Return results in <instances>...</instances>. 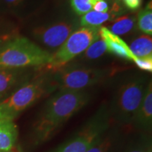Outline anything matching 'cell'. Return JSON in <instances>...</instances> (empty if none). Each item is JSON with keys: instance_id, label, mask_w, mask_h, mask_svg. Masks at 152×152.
<instances>
[{"instance_id": "8fae6325", "label": "cell", "mask_w": 152, "mask_h": 152, "mask_svg": "<svg viewBox=\"0 0 152 152\" xmlns=\"http://www.w3.org/2000/svg\"><path fill=\"white\" fill-rule=\"evenodd\" d=\"M99 35L105 42L106 51L110 54L134 62L137 59V57L131 52L128 44L118 35L110 31L105 26L100 27Z\"/></svg>"}, {"instance_id": "e0dca14e", "label": "cell", "mask_w": 152, "mask_h": 152, "mask_svg": "<svg viewBox=\"0 0 152 152\" xmlns=\"http://www.w3.org/2000/svg\"><path fill=\"white\" fill-rule=\"evenodd\" d=\"M138 29L144 35H152V8L151 1L147 4L143 10L140 11L137 17Z\"/></svg>"}, {"instance_id": "2e32d148", "label": "cell", "mask_w": 152, "mask_h": 152, "mask_svg": "<svg viewBox=\"0 0 152 152\" xmlns=\"http://www.w3.org/2000/svg\"><path fill=\"white\" fill-rule=\"evenodd\" d=\"M109 20H113L110 12L100 13L90 11L81 17L80 19V26L81 27H101L102 24Z\"/></svg>"}, {"instance_id": "603a6c76", "label": "cell", "mask_w": 152, "mask_h": 152, "mask_svg": "<svg viewBox=\"0 0 152 152\" xmlns=\"http://www.w3.org/2000/svg\"><path fill=\"white\" fill-rule=\"evenodd\" d=\"M92 9L97 12L106 13L109 12V4L104 0H98L92 5Z\"/></svg>"}, {"instance_id": "7a4b0ae2", "label": "cell", "mask_w": 152, "mask_h": 152, "mask_svg": "<svg viewBox=\"0 0 152 152\" xmlns=\"http://www.w3.org/2000/svg\"><path fill=\"white\" fill-rule=\"evenodd\" d=\"M149 82L145 75L137 73L122 80L109 109L111 119L121 126L132 125Z\"/></svg>"}, {"instance_id": "4fadbf2b", "label": "cell", "mask_w": 152, "mask_h": 152, "mask_svg": "<svg viewBox=\"0 0 152 152\" xmlns=\"http://www.w3.org/2000/svg\"><path fill=\"white\" fill-rule=\"evenodd\" d=\"M136 25V18L132 15L120 16L112 20L111 25L106 27L116 35H124L134 30Z\"/></svg>"}, {"instance_id": "3957f363", "label": "cell", "mask_w": 152, "mask_h": 152, "mask_svg": "<svg viewBox=\"0 0 152 152\" xmlns=\"http://www.w3.org/2000/svg\"><path fill=\"white\" fill-rule=\"evenodd\" d=\"M56 90L51 73L39 69V73L31 80L0 102V119L14 121L36 102Z\"/></svg>"}, {"instance_id": "d4e9b609", "label": "cell", "mask_w": 152, "mask_h": 152, "mask_svg": "<svg viewBox=\"0 0 152 152\" xmlns=\"http://www.w3.org/2000/svg\"><path fill=\"white\" fill-rule=\"evenodd\" d=\"M96 1H98V0H90V1H91V3H92V4L93 5L96 2Z\"/></svg>"}, {"instance_id": "ac0fdd59", "label": "cell", "mask_w": 152, "mask_h": 152, "mask_svg": "<svg viewBox=\"0 0 152 152\" xmlns=\"http://www.w3.org/2000/svg\"><path fill=\"white\" fill-rule=\"evenodd\" d=\"M106 52L105 42L99 37L83 52V57L85 60H95L103 56Z\"/></svg>"}, {"instance_id": "8992f818", "label": "cell", "mask_w": 152, "mask_h": 152, "mask_svg": "<svg viewBox=\"0 0 152 152\" xmlns=\"http://www.w3.org/2000/svg\"><path fill=\"white\" fill-rule=\"evenodd\" d=\"M109 108L102 106L71 139L49 152H87L110 128Z\"/></svg>"}, {"instance_id": "ba28073f", "label": "cell", "mask_w": 152, "mask_h": 152, "mask_svg": "<svg viewBox=\"0 0 152 152\" xmlns=\"http://www.w3.org/2000/svg\"><path fill=\"white\" fill-rule=\"evenodd\" d=\"M79 26L80 20L76 18L60 16L44 20L33 28L32 34L41 48L55 52Z\"/></svg>"}, {"instance_id": "5b68a950", "label": "cell", "mask_w": 152, "mask_h": 152, "mask_svg": "<svg viewBox=\"0 0 152 152\" xmlns=\"http://www.w3.org/2000/svg\"><path fill=\"white\" fill-rule=\"evenodd\" d=\"M114 73L115 71L111 68L67 64L51 73V77L57 90H83L102 83Z\"/></svg>"}, {"instance_id": "d6986e66", "label": "cell", "mask_w": 152, "mask_h": 152, "mask_svg": "<svg viewBox=\"0 0 152 152\" xmlns=\"http://www.w3.org/2000/svg\"><path fill=\"white\" fill-rule=\"evenodd\" d=\"M71 7L78 16H83L92 9L90 0H71Z\"/></svg>"}, {"instance_id": "44dd1931", "label": "cell", "mask_w": 152, "mask_h": 152, "mask_svg": "<svg viewBox=\"0 0 152 152\" xmlns=\"http://www.w3.org/2000/svg\"><path fill=\"white\" fill-rule=\"evenodd\" d=\"M134 63L137 67L142 71L151 72L152 71V57L146 58H137Z\"/></svg>"}, {"instance_id": "6da1fadb", "label": "cell", "mask_w": 152, "mask_h": 152, "mask_svg": "<svg viewBox=\"0 0 152 152\" xmlns=\"http://www.w3.org/2000/svg\"><path fill=\"white\" fill-rule=\"evenodd\" d=\"M91 99L87 90H56L45 102L33 125L36 145L49 142Z\"/></svg>"}, {"instance_id": "ffe728a7", "label": "cell", "mask_w": 152, "mask_h": 152, "mask_svg": "<svg viewBox=\"0 0 152 152\" xmlns=\"http://www.w3.org/2000/svg\"><path fill=\"white\" fill-rule=\"evenodd\" d=\"M151 149V141L144 136L130 146L125 152H149Z\"/></svg>"}, {"instance_id": "484cf974", "label": "cell", "mask_w": 152, "mask_h": 152, "mask_svg": "<svg viewBox=\"0 0 152 152\" xmlns=\"http://www.w3.org/2000/svg\"><path fill=\"white\" fill-rule=\"evenodd\" d=\"M0 152H11V151H0Z\"/></svg>"}, {"instance_id": "277c9868", "label": "cell", "mask_w": 152, "mask_h": 152, "mask_svg": "<svg viewBox=\"0 0 152 152\" xmlns=\"http://www.w3.org/2000/svg\"><path fill=\"white\" fill-rule=\"evenodd\" d=\"M52 54L27 37L0 42V68H39L47 65Z\"/></svg>"}, {"instance_id": "9a60e30c", "label": "cell", "mask_w": 152, "mask_h": 152, "mask_svg": "<svg viewBox=\"0 0 152 152\" xmlns=\"http://www.w3.org/2000/svg\"><path fill=\"white\" fill-rule=\"evenodd\" d=\"M118 132L110 128L96 141L87 152H112L118 141Z\"/></svg>"}, {"instance_id": "52a82bcc", "label": "cell", "mask_w": 152, "mask_h": 152, "mask_svg": "<svg viewBox=\"0 0 152 152\" xmlns=\"http://www.w3.org/2000/svg\"><path fill=\"white\" fill-rule=\"evenodd\" d=\"M100 27H80L75 30L64 43L52 54V60L47 65L40 67L42 71L54 73L68 64L81 54L99 38Z\"/></svg>"}, {"instance_id": "30bf717a", "label": "cell", "mask_w": 152, "mask_h": 152, "mask_svg": "<svg viewBox=\"0 0 152 152\" xmlns=\"http://www.w3.org/2000/svg\"><path fill=\"white\" fill-rule=\"evenodd\" d=\"M132 125L144 134L151 133L152 128V83H148L145 94L133 120Z\"/></svg>"}, {"instance_id": "5bb4252c", "label": "cell", "mask_w": 152, "mask_h": 152, "mask_svg": "<svg viewBox=\"0 0 152 152\" xmlns=\"http://www.w3.org/2000/svg\"><path fill=\"white\" fill-rule=\"evenodd\" d=\"M130 49L137 58L152 57V39L147 35H142L135 38L130 43Z\"/></svg>"}, {"instance_id": "7c38bea8", "label": "cell", "mask_w": 152, "mask_h": 152, "mask_svg": "<svg viewBox=\"0 0 152 152\" xmlns=\"http://www.w3.org/2000/svg\"><path fill=\"white\" fill-rule=\"evenodd\" d=\"M18 134V128L14 121L0 119V151H12Z\"/></svg>"}, {"instance_id": "cb8c5ba5", "label": "cell", "mask_w": 152, "mask_h": 152, "mask_svg": "<svg viewBox=\"0 0 152 152\" xmlns=\"http://www.w3.org/2000/svg\"><path fill=\"white\" fill-rule=\"evenodd\" d=\"M2 1L9 7H15L20 5L24 0H2Z\"/></svg>"}, {"instance_id": "7402d4cb", "label": "cell", "mask_w": 152, "mask_h": 152, "mask_svg": "<svg viewBox=\"0 0 152 152\" xmlns=\"http://www.w3.org/2000/svg\"><path fill=\"white\" fill-rule=\"evenodd\" d=\"M121 2L126 9L131 11H136L141 7L142 0H121Z\"/></svg>"}, {"instance_id": "9c48e42d", "label": "cell", "mask_w": 152, "mask_h": 152, "mask_svg": "<svg viewBox=\"0 0 152 152\" xmlns=\"http://www.w3.org/2000/svg\"><path fill=\"white\" fill-rule=\"evenodd\" d=\"M39 68H0V102L35 77Z\"/></svg>"}]
</instances>
